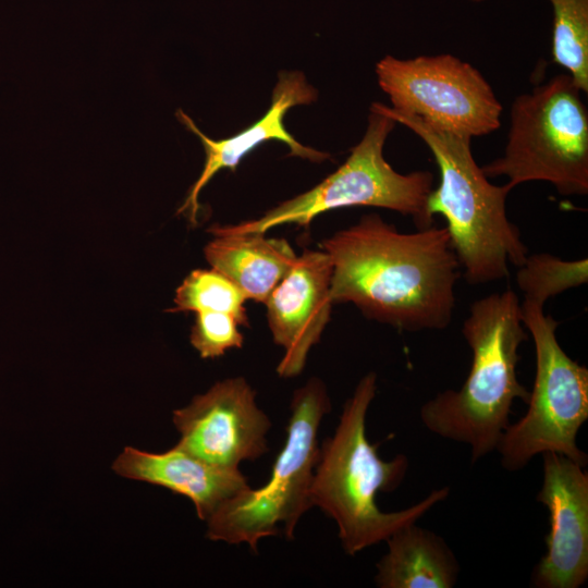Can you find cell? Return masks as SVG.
<instances>
[{
    "label": "cell",
    "mask_w": 588,
    "mask_h": 588,
    "mask_svg": "<svg viewBox=\"0 0 588 588\" xmlns=\"http://www.w3.org/2000/svg\"><path fill=\"white\" fill-rule=\"evenodd\" d=\"M537 501L549 512L547 550L531 574L538 588H578L588 578V474L568 457L542 453Z\"/></svg>",
    "instance_id": "cell-11"
},
{
    "label": "cell",
    "mask_w": 588,
    "mask_h": 588,
    "mask_svg": "<svg viewBox=\"0 0 588 588\" xmlns=\"http://www.w3.org/2000/svg\"><path fill=\"white\" fill-rule=\"evenodd\" d=\"M317 98L316 90L306 82L299 72H282L272 93V102L267 113L255 124L241 133L213 140L207 137L194 123V121L181 109L176 111L180 122L191 132L196 134L204 146L206 160L201 174L191 186L188 194L179 208V213H185L189 222L197 224L199 211L198 196L200 191L208 184L212 176L221 169L228 168L235 171L240 161L257 146L270 139H279L285 143L292 156L321 162L330 158L327 152L318 151L303 146L285 130L283 117L290 108L296 105H307Z\"/></svg>",
    "instance_id": "cell-13"
},
{
    "label": "cell",
    "mask_w": 588,
    "mask_h": 588,
    "mask_svg": "<svg viewBox=\"0 0 588 588\" xmlns=\"http://www.w3.org/2000/svg\"><path fill=\"white\" fill-rule=\"evenodd\" d=\"M112 469L122 477L161 486L188 498L203 520L249 487L238 468L209 464L176 444L162 453L127 446L117 457Z\"/></svg>",
    "instance_id": "cell-14"
},
{
    "label": "cell",
    "mask_w": 588,
    "mask_h": 588,
    "mask_svg": "<svg viewBox=\"0 0 588 588\" xmlns=\"http://www.w3.org/2000/svg\"><path fill=\"white\" fill-rule=\"evenodd\" d=\"M553 8L552 60L588 91V0H549Z\"/></svg>",
    "instance_id": "cell-17"
},
{
    "label": "cell",
    "mask_w": 588,
    "mask_h": 588,
    "mask_svg": "<svg viewBox=\"0 0 588 588\" xmlns=\"http://www.w3.org/2000/svg\"><path fill=\"white\" fill-rule=\"evenodd\" d=\"M332 264V303L408 332L452 321L462 270L445 226L399 232L376 213L321 243Z\"/></svg>",
    "instance_id": "cell-1"
},
{
    "label": "cell",
    "mask_w": 588,
    "mask_h": 588,
    "mask_svg": "<svg viewBox=\"0 0 588 588\" xmlns=\"http://www.w3.org/2000/svg\"><path fill=\"white\" fill-rule=\"evenodd\" d=\"M242 291L219 271L197 269L177 287L172 313L222 311L232 315L240 326H248Z\"/></svg>",
    "instance_id": "cell-19"
},
{
    "label": "cell",
    "mask_w": 588,
    "mask_h": 588,
    "mask_svg": "<svg viewBox=\"0 0 588 588\" xmlns=\"http://www.w3.org/2000/svg\"><path fill=\"white\" fill-rule=\"evenodd\" d=\"M376 73L392 109L436 128L473 138L501 126L503 107L492 87L476 68L453 54L407 60L385 56Z\"/></svg>",
    "instance_id": "cell-9"
},
{
    "label": "cell",
    "mask_w": 588,
    "mask_h": 588,
    "mask_svg": "<svg viewBox=\"0 0 588 588\" xmlns=\"http://www.w3.org/2000/svg\"><path fill=\"white\" fill-rule=\"evenodd\" d=\"M474 2H482V1H486V0H471Z\"/></svg>",
    "instance_id": "cell-21"
},
{
    "label": "cell",
    "mask_w": 588,
    "mask_h": 588,
    "mask_svg": "<svg viewBox=\"0 0 588 588\" xmlns=\"http://www.w3.org/2000/svg\"><path fill=\"white\" fill-rule=\"evenodd\" d=\"M331 277L329 255L305 249L264 303L273 341L284 350L277 367L280 377L299 375L311 346L319 342L333 304Z\"/></svg>",
    "instance_id": "cell-12"
},
{
    "label": "cell",
    "mask_w": 588,
    "mask_h": 588,
    "mask_svg": "<svg viewBox=\"0 0 588 588\" xmlns=\"http://www.w3.org/2000/svg\"><path fill=\"white\" fill-rule=\"evenodd\" d=\"M388 552L377 563L375 581L381 588H451L460 566L446 542L412 523L387 540Z\"/></svg>",
    "instance_id": "cell-16"
},
{
    "label": "cell",
    "mask_w": 588,
    "mask_h": 588,
    "mask_svg": "<svg viewBox=\"0 0 588 588\" xmlns=\"http://www.w3.org/2000/svg\"><path fill=\"white\" fill-rule=\"evenodd\" d=\"M471 365L460 390H445L420 408L425 427L470 448L471 462L497 450L515 400L527 404L518 381L519 345L527 340L520 299L511 290L475 301L462 326Z\"/></svg>",
    "instance_id": "cell-3"
},
{
    "label": "cell",
    "mask_w": 588,
    "mask_h": 588,
    "mask_svg": "<svg viewBox=\"0 0 588 588\" xmlns=\"http://www.w3.org/2000/svg\"><path fill=\"white\" fill-rule=\"evenodd\" d=\"M396 122L370 110L362 140L351 149L346 161L311 189L283 201L261 218L234 225H212L217 234H265L271 228L294 223L307 226L318 215L345 207L385 208L411 217L417 229L433 224L427 201L433 188V174L416 170L395 171L383 157L387 137Z\"/></svg>",
    "instance_id": "cell-7"
},
{
    "label": "cell",
    "mask_w": 588,
    "mask_h": 588,
    "mask_svg": "<svg viewBox=\"0 0 588 588\" xmlns=\"http://www.w3.org/2000/svg\"><path fill=\"white\" fill-rule=\"evenodd\" d=\"M240 323L228 313L198 311L191 331V343L201 358H217L231 348H241L244 336Z\"/></svg>",
    "instance_id": "cell-20"
},
{
    "label": "cell",
    "mask_w": 588,
    "mask_h": 588,
    "mask_svg": "<svg viewBox=\"0 0 588 588\" xmlns=\"http://www.w3.org/2000/svg\"><path fill=\"white\" fill-rule=\"evenodd\" d=\"M331 404L324 384L310 379L295 391L286 439L268 481L250 487L222 503L207 522V537L231 544L258 542L280 531L294 538L301 516L309 510L310 488L319 457L318 430Z\"/></svg>",
    "instance_id": "cell-6"
},
{
    "label": "cell",
    "mask_w": 588,
    "mask_h": 588,
    "mask_svg": "<svg viewBox=\"0 0 588 588\" xmlns=\"http://www.w3.org/2000/svg\"><path fill=\"white\" fill-rule=\"evenodd\" d=\"M587 282V258L565 260L548 253L528 254L516 272L523 299L541 306L549 298Z\"/></svg>",
    "instance_id": "cell-18"
},
{
    "label": "cell",
    "mask_w": 588,
    "mask_h": 588,
    "mask_svg": "<svg viewBox=\"0 0 588 588\" xmlns=\"http://www.w3.org/2000/svg\"><path fill=\"white\" fill-rule=\"evenodd\" d=\"M205 256L246 298L259 303L267 301L297 258L287 241L259 233L217 234L206 245Z\"/></svg>",
    "instance_id": "cell-15"
},
{
    "label": "cell",
    "mask_w": 588,
    "mask_h": 588,
    "mask_svg": "<svg viewBox=\"0 0 588 588\" xmlns=\"http://www.w3.org/2000/svg\"><path fill=\"white\" fill-rule=\"evenodd\" d=\"M581 93L565 73L517 96L503 155L481 167L486 176H505L511 189L540 181L563 196L587 195L588 111Z\"/></svg>",
    "instance_id": "cell-5"
},
{
    "label": "cell",
    "mask_w": 588,
    "mask_h": 588,
    "mask_svg": "<svg viewBox=\"0 0 588 588\" xmlns=\"http://www.w3.org/2000/svg\"><path fill=\"white\" fill-rule=\"evenodd\" d=\"M370 110L403 124L430 149L440 181L428 196V212L444 218L465 280L480 285L507 278L510 266H520L528 249L507 217L506 198L512 189L489 181L474 158L471 138L441 131L380 102H373Z\"/></svg>",
    "instance_id": "cell-4"
},
{
    "label": "cell",
    "mask_w": 588,
    "mask_h": 588,
    "mask_svg": "<svg viewBox=\"0 0 588 588\" xmlns=\"http://www.w3.org/2000/svg\"><path fill=\"white\" fill-rule=\"evenodd\" d=\"M522 318L536 351V376L526 414L503 432L497 450L507 470H518L538 454L554 452L586 466L577 446L588 419V369L572 359L556 338L559 322L543 306L520 302Z\"/></svg>",
    "instance_id": "cell-8"
},
{
    "label": "cell",
    "mask_w": 588,
    "mask_h": 588,
    "mask_svg": "<svg viewBox=\"0 0 588 588\" xmlns=\"http://www.w3.org/2000/svg\"><path fill=\"white\" fill-rule=\"evenodd\" d=\"M256 392L242 377L215 383L206 393L173 412L177 446L220 467L238 468L268 451V416L257 406Z\"/></svg>",
    "instance_id": "cell-10"
},
{
    "label": "cell",
    "mask_w": 588,
    "mask_h": 588,
    "mask_svg": "<svg viewBox=\"0 0 588 588\" xmlns=\"http://www.w3.org/2000/svg\"><path fill=\"white\" fill-rule=\"evenodd\" d=\"M377 390L375 372L365 375L345 402L334 433L320 446L310 488L311 506L333 518L339 538L350 555L387 540L405 525L416 523L433 505L445 500L450 489L433 490L411 507L382 512L378 492L396 489L404 479L408 460L397 454L384 461L366 436V415Z\"/></svg>",
    "instance_id": "cell-2"
}]
</instances>
